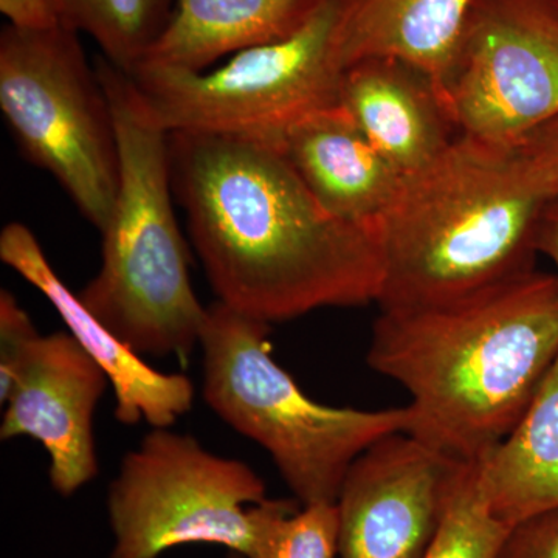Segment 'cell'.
<instances>
[{
    "instance_id": "obj_4",
    "label": "cell",
    "mask_w": 558,
    "mask_h": 558,
    "mask_svg": "<svg viewBox=\"0 0 558 558\" xmlns=\"http://www.w3.org/2000/svg\"><path fill=\"white\" fill-rule=\"evenodd\" d=\"M95 69L116 123L120 180L100 230V270L80 299L142 357L174 355L186 363L199 348L208 307L191 284L189 250L172 205L168 132L143 108L126 72L105 58Z\"/></svg>"
},
{
    "instance_id": "obj_1",
    "label": "cell",
    "mask_w": 558,
    "mask_h": 558,
    "mask_svg": "<svg viewBox=\"0 0 558 558\" xmlns=\"http://www.w3.org/2000/svg\"><path fill=\"white\" fill-rule=\"evenodd\" d=\"M172 189L218 303L266 325L377 303L379 231L336 218L278 146L168 134Z\"/></svg>"
},
{
    "instance_id": "obj_8",
    "label": "cell",
    "mask_w": 558,
    "mask_h": 558,
    "mask_svg": "<svg viewBox=\"0 0 558 558\" xmlns=\"http://www.w3.org/2000/svg\"><path fill=\"white\" fill-rule=\"evenodd\" d=\"M275 499L245 462L171 428H153L121 461L108 490L109 558H159L186 545L248 558Z\"/></svg>"
},
{
    "instance_id": "obj_14",
    "label": "cell",
    "mask_w": 558,
    "mask_h": 558,
    "mask_svg": "<svg viewBox=\"0 0 558 558\" xmlns=\"http://www.w3.org/2000/svg\"><path fill=\"white\" fill-rule=\"evenodd\" d=\"M306 189L336 218L377 229L405 175L337 108L290 128L277 143Z\"/></svg>"
},
{
    "instance_id": "obj_20",
    "label": "cell",
    "mask_w": 558,
    "mask_h": 558,
    "mask_svg": "<svg viewBox=\"0 0 558 558\" xmlns=\"http://www.w3.org/2000/svg\"><path fill=\"white\" fill-rule=\"evenodd\" d=\"M337 557L339 509L336 502L301 506L299 499H275L248 558Z\"/></svg>"
},
{
    "instance_id": "obj_13",
    "label": "cell",
    "mask_w": 558,
    "mask_h": 558,
    "mask_svg": "<svg viewBox=\"0 0 558 558\" xmlns=\"http://www.w3.org/2000/svg\"><path fill=\"white\" fill-rule=\"evenodd\" d=\"M339 106L405 178L435 163L459 137L435 81L396 58L348 65Z\"/></svg>"
},
{
    "instance_id": "obj_23",
    "label": "cell",
    "mask_w": 558,
    "mask_h": 558,
    "mask_svg": "<svg viewBox=\"0 0 558 558\" xmlns=\"http://www.w3.org/2000/svg\"><path fill=\"white\" fill-rule=\"evenodd\" d=\"M501 558H558V509L538 513L510 529Z\"/></svg>"
},
{
    "instance_id": "obj_12",
    "label": "cell",
    "mask_w": 558,
    "mask_h": 558,
    "mask_svg": "<svg viewBox=\"0 0 558 558\" xmlns=\"http://www.w3.org/2000/svg\"><path fill=\"white\" fill-rule=\"evenodd\" d=\"M0 259L39 290L60 314L70 336L108 376L116 396L117 421L123 425L146 422L153 428H171L193 409V381L185 374L154 369L142 355L102 326L62 281L28 227L9 223L0 233Z\"/></svg>"
},
{
    "instance_id": "obj_16",
    "label": "cell",
    "mask_w": 558,
    "mask_h": 558,
    "mask_svg": "<svg viewBox=\"0 0 558 558\" xmlns=\"http://www.w3.org/2000/svg\"><path fill=\"white\" fill-rule=\"evenodd\" d=\"M475 0H344L337 31L341 68L366 58L409 62L435 81L444 76Z\"/></svg>"
},
{
    "instance_id": "obj_27",
    "label": "cell",
    "mask_w": 558,
    "mask_h": 558,
    "mask_svg": "<svg viewBox=\"0 0 558 558\" xmlns=\"http://www.w3.org/2000/svg\"><path fill=\"white\" fill-rule=\"evenodd\" d=\"M550 3H553L554 9L558 11V0H549Z\"/></svg>"
},
{
    "instance_id": "obj_7",
    "label": "cell",
    "mask_w": 558,
    "mask_h": 558,
    "mask_svg": "<svg viewBox=\"0 0 558 558\" xmlns=\"http://www.w3.org/2000/svg\"><path fill=\"white\" fill-rule=\"evenodd\" d=\"M80 33H0V109L21 153L49 172L92 226L108 222L120 180L112 110Z\"/></svg>"
},
{
    "instance_id": "obj_18",
    "label": "cell",
    "mask_w": 558,
    "mask_h": 558,
    "mask_svg": "<svg viewBox=\"0 0 558 558\" xmlns=\"http://www.w3.org/2000/svg\"><path fill=\"white\" fill-rule=\"evenodd\" d=\"M62 24L86 33L123 72L142 64L174 13L175 0H53Z\"/></svg>"
},
{
    "instance_id": "obj_3",
    "label": "cell",
    "mask_w": 558,
    "mask_h": 558,
    "mask_svg": "<svg viewBox=\"0 0 558 558\" xmlns=\"http://www.w3.org/2000/svg\"><path fill=\"white\" fill-rule=\"evenodd\" d=\"M548 207L515 148L459 135L407 178L377 226L380 311L440 306L531 274Z\"/></svg>"
},
{
    "instance_id": "obj_11",
    "label": "cell",
    "mask_w": 558,
    "mask_h": 558,
    "mask_svg": "<svg viewBox=\"0 0 558 558\" xmlns=\"http://www.w3.org/2000/svg\"><path fill=\"white\" fill-rule=\"evenodd\" d=\"M108 376L70 332L39 336L14 371L0 439L27 436L50 457L51 487L72 497L98 475L94 418Z\"/></svg>"
},
{
    "instance_id": "obj_6",
    "label": "cell",
    "mask_w": 558,
    "mask_h": 558,
    "mask_svg": "<svg viewBox=\"0 0 558 558\" xmlns=\"http://www.w3.org/2000/svg\"><path fill=\"white\" fill-rule=\"evenodd\" d=\"M344 0H326L300 32L233 54L215 70L140 65L128 73L154 123L172 132L277 145L301 120L339 106L337 31Z\"/></svg>"
},
{
    "instance_id": "obj_24",
    "label": "cell",
    "mask_w": 558,
    "mask_h": 558,
    "mask_svg": "<svg viewBox=\"0 0 558 558\" xmlns=\"http://www.w3.org/2000/svg\"><path fill=\"white\" fill-rule=\"evenodd\" d=\"M0 11L20 31L49 32L64 25L53 0H0Z\"/></svg>"
},
{
    "instance_id": "obj_21",
    "label": "cell",
    "mask_w": 558,
    "mask_h": 558,
    "mask_svg": "<svg viewBox=\"0 0 558 558\" xmlns=\"http://www.w3.org/2000/svg\"><path fill=\"white\" fill-rule=\"evenodd\" d=\"M40 333L10 290L0 292V402L7 399L14 371Z\"/></svg>"
},
{
    "instance_id": "obj_2",
    "label": "cell",
    "mask_w": 558,
    "mask_h": 558,
    "mask_svg": "<svg viewBox=\"0 0 558 558\" xmlns=\"http://www.w3.org/2000/svg\"><path fill=\"white\" fill-rule=\"evenodd\" d=\"M558 357V278L534 270L478 295L380 311L366 362L409 392L411 436L480 461L519 424Z\"/></svg>"
},
{
    "instance_id": "obj_22",
    "label": "cell",
    "mask_w": 558,
    "mask_h": 558,
    "mask_svg": "<svg viewBox=\"0 0 558 558\" xmlns=\"http://www.w3.org/2000/svg\"><path fill=\"white\" fill-rule=\"evenodd\" d=\"M515 149L539 196L558 204V119L529 134Z\"/></svg>"
},
{
    "instance_id": "obj_15",
    "label": "cell",
    "mask_w": 558,
    "mask_h": 558,
    "mask_svg": "<svg viewBox=\"0 0 558 558\" xmlns=\"http://www.w3.org/2000/svg\"><path fill=\"white\" fill-rule=\"evenodd\" d=\"M325 2L175 0L170 24L140 65L204 72L229 54L290 38Z\"/></svg>"
},
{
    "instance_id": "obj_17",
    "label": "cell",
    "mask_w": 558,
    "mask_h": 558,
    "mask_svg": "<svg viewBox=\"0 0 558 558\" xmlns=\"http://www.w3.org/2000/svg\"><path fill=\"white\" fill-rule=\"evenodd\" d=\"M478 464L488 508L510 526L558 509V357L517 427Z\"/></svg>"
},
{
    "instance_id": "obj_25",
    "label": "cell",
    "mask_w": 558,
    "mask_h": 558,
    "mask_svg": "<svg viewBox=\"0 0 558 558\" xmlns=\"http://www.w3.org/2000/svg\"><path fill=\"white\" fill-rule=\"evenodd\" d=\"M538 252L539 255L549 258L556 267L558 278V204L549 205L546 209L542 229H539Z\"/></svg>"
},
{
    "instance_id": "obj_26",
    "label": "cell",
    "mask_w": 558,
    "mask_h": 558,
    "mask_svg": "<svg viewBox=\"0 0 558 558\" xmlns=\"http://www.w3.org/2000/svg\"><path fill=\"white\" fill-rule=\"evenodd\" d=\"M229 558H244V557L240 556V554L230 553Z\"/></svg>"
},
{
    "instance_id": "obj_10",
    "label": "cell",
    "mask_w": 558,
    "mask_h": 558,
    "mask_svg": "<svg viewBox=\"0 0 558 558\" xmlns=\"http://www.w3.org/2000/svg\"><path fill=\"white\" fill-rule=\"evenodd\" d=\"M462 464L407 432L373 444L337 498L339 557H424Z\"/></svg>"
},
{
    "instance_id": "obj_9",
    "label": "cell",
    "mask_w": 558,
    "mask_h": 558,
    "mask_svg": "<svg viewBox=\"0 0 558 558\" xmlns=\"http://www.w3.org/2000/svg\"><path fill=\"white\" fill-rule=\"evenodd\" d=\"M459 135L515 148L558 119V11L475 0L440 84Z\"/></svg>"
},
{
    "instance_id": "obj_5",
    "label": "cell",
    "mask_w": 558,
    "mask_h": 558,
    "mask_svg": "<svg viewBox=\"0 0 558 558\" xmlns=\"http://www.w3.org/2000/svg\"><path fill=\"white\" fill-rule=\"evenodd\" d=\"M270 325L216 301L202 329V398L263 447L301 506L337 502L349 468L377 440L409 432L410 407L339 409L304 395L275 362Z\"/></svg>"
},
{
    "instance_id": "obj_19",
    "label": "cell",
    "mask_w": 558,
    "mask_h": 558,
    "mask_svg": "<svg viewBox=\"0 0 558 558\" xmlns=\"http://www.w3.org/2000/svg\"><path fill=\"white\" fill-rule=\"evenodd\" d=\"M510 529L488 508L478 461L464 462L451 484L438 531L422 558H501Z\"/></svg>"
}]
</instances>
